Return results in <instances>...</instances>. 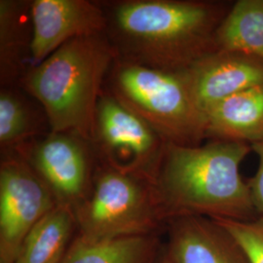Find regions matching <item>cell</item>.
Masks as SVG:
<instances>
[{
  "label": "cell",
  "instance_id": "9",
  "mask_svg": "<svg viewBox=\"0 0 263 263\" xmlns=\"http://www.w3.org/2000/svg\"><path fill=\"white\" fill-rule=\"evenodd\" d=\"M30 15L29 68L42 63L71 39L105 33L107 27L103 4L88 0H33Z\"/></svg>",
  "mask_w": 263,
  "mask_h": 263
},
{
  "label": "cell",
  "instance_id": "6",
  "mask_svg": "<svg viewBox=\"0 0 263 263\" xmlns=\"http://www.w3.org/2000/svg\"><path fill=\"white\" fill-rule=\"evenodd\" d=\"M91 144L98 163L153 181L167 143L104 89Z\"/></svg>",
  "mask_w": 263,
  "mask_h": 263
},
{
  "label": "cell",
  "instance_id": "11",
  "mask_svg": "<svg viewBox=\"0 0 263 263\" xmlns=\"http://www.w3.org/2000/svg\"><path fill=\"white\" fill-rule=\"evenodd\" d=\"M199 106L212 104L263 85V61L244 53L217 50L204 57L188 70Z\"/></svg>",
  "mask_w": 263,
  "mask_h": 263
},
{
  "label": "cell",
  "instance_id": "15",
  "mask_svg": "<svg viewBox=\"0 0 263 263\" xmlns=\"http://www.w3.org/2000/svg\"><path fill=\"white\" fill-rule=\"evenodd\" d=\"M163 236H139L89 243L76 237L61 263H155Z\"/></svg>",
  "mask_w": 263,
  "mask_h": 263
},
{
  "label": "cell",
  "instance_id": "19",
  "mask_svg": "<svg viewBox=\"0 0 263 263\" xmlns=\"http://www.w3.org/2000/svg\"><path fill=\"white\" fill-rule=\"evenodd\" d=\"M252 151L258 158V166L254 176L248 179V185L254 210L258 216H263V139L254 142L252 145Z\"/></svg>",
  "mask_w": 263,
  "mask_h": 263
},
{
  "label": "cell",
  "instance_id": "12",
  "mask_svg": "<svg viewBox=\"0 0 263 263\" xmlns=\"http://www.w3.org/2000/svg\"><path fill=\"white\" fill-rule=\"evenodd\" d=\"M206 139L253 144L263 139V85L205 109Z\"/></svg>",
  "mask_w": 263,
  "mask_h": 263
},
{
  "label": "cell",
  "instance_id": "16",
  "mask_svg": "<svg viewBox=\"0 0 263 263\" xmlns=\"http://www.w3.org/2000/svg\"><path fill=\"white\" fill-rule=\"evenodd\" d=\"M216 49L244 53L263 61V0L233 2L216 31Z\"/></svg>",
  "mask_w": 263,
  "mask_h": 263
},
{
  "label": "cell",
  "instance_id": "18",
  "mask_svg": "<svg viewBox=\"0 0 263 263\" xmlns=\"http://www.w3.org/2000/svg\"><path fill=\"white\" fill-rule=\"evenodd\" d=\"M239 243L251 263H263V216L250 220L214 219Z\"/></svg>",
  "mask_w": 263,
  "mask_h": 263
},
{
  "label": "cell",
  "instance_id": "4",
  "mask_svg": "<svg viewBox=\"0 0 263 263\" xmlns=\"http://www.w3.org/2000/svg\"><path fill=\"white\" fill-rule=\"evenodd\" d=\"M104 89L166 143L194 146L206 140V117L186 71H165L116 59Z\"/></svg>",
  "mask_w": 263,
  "mask_h": 263
},
{
  "label": "cell",
  "instance_id": "3",
  "mask_svg": "<svg viewBox=\"0 0 263 263\" xmlns=\"http://www.w3.org/2000/svg\"><path fill=\"white\" fill-rule=\"evenodd\" d=\"M116 59L106 33L76 37L29 68L19 85L40 104L51 132L92 143L97 107Z\"/></svg>",
  "mask_w": 263,
  "mask_h": 263
},
{
  "label": "cell",
  "instance_id": "14",
  "mask_svg": "<svg viewBox=\"0 0 263 263\" xmlns=\"http://www.w3.org/2000/svg\"><path fill=\"white\" fill-rule=\"evenodd\" d=\"M76 234L73 209L57 206L29 232L14 263H61Z\"/></svg>",
  "mask_w": 263,
  "mask_h": 263
},
{
  "label": "cell",
  "instance_id": "13",
  "mask_svg": "<svg viewBox=\"0 0 263 263\" xmlns=\"http://www.w3.org/2000/svg\"><path fill=\"white\" fill-rule=\"evenodd\" d=\"M32 23L30 2L0 1L1 84L12 88L29 68Z\"/></svg>",
  "mask_w": 263,
  "mask_h": 263
},
{
  "label": "cell",
  "instance_id": "8",
  "mask_svg": "<svg viewBox=\"0 0 263 263\" xmlns=\"http://www.w3.org/2000/svg\"><path fill=\"white\" fill-rule=\"evenodd\" d=\"M58 206L47 185L24 159L2 157L0 165V263H14L38 222Z\"/></svg>",
  "mask_w": 263,
  "mask_h": 263
},
{
  "label": "cell",
  "instance_id": "7",
  "mask_svg": "<svg viewBox=\"0 0 263 263\" xmlns=\"http://www.w3.org/2000/svg\"><path fill=\"white\" fill-rule=\"evenodd\" d=\"M10 155L28 163L50 189L58 206L73 211L88 196L98 165L92 144L70 133L50 132Z\"/></svg>",
  "mask_w": 263,
  "mask_h": 263
},
{
  "label": "cell",
  "instance_id": "20",
  "mask_svg": "<svg viewBox=\"0 0 263 263\" xmlns=\"http://www.w3.org/2000/svg\"><path fill=\"white\" fill-rule=\"evenodd\" d=\"M155 263H175L171 258H170L169 255L167 254V253L165 252L164 250V246L162 247V250H161V253H160Z\"/></svg>",
  "mask_w": 263,
  "mask_h": 263
},
{
  "label": "cell",
  "instance_id": "17",
  "mask_svg": "<svg viewBox=\"0 0 263 263\" xmlns=\"http://www.w3.org/2000/svg\"><path fill=\"white\" fill-rule=\"evenodd\" d=\"M35 113L28 101L14 89H1L0 146L3 156L12 154L23 144L37 138L41 122Z\"/></svg>",
  "mask_w": 263,
  "mask_h": 263
},
{
  "label": "cell",
  "instance_id": "5",
  "mask_svg": "<svg viewBox=\"0 0 263 263\" xmlns=\"http://www.w3.org/2000/svg\"><path fill=\"white\" fill-rule=\"evenodd\" d=\"M74 214L76 237L89 243L163 235L166 226L151 179L100 163L91 190Z\"/></svg>",
  "mask_w": 263,
  "mask_h": 263
},
{
  "label": "cell",
  "instance_id": "10",
  "mask_svg": "<svg viewBox=\"0 0 263 263\" xmlns=\"http://www.w3.org/2000/svg\"><path fill=\"white\" fill-rule=\"evenodd\" d=\"M163 235L164 250L175 263H251L233 236L206 216L171 218Z\"/></svg>",
  "mask_w": 263,
  "mask_h": 263
},
{
  "label": "cell",
  "instance_id": "2",
  "mask_svg": "<svg viewBox=\"0 0 263 263\" xmlns=\"http://www.w3.org/2000/svg\"><path fill=\"white\" fill-rule=\"evenodd\" d=\"M245 142L167 143L153 179L166 222L181 216L250 220L256 217L241 165L251 153Z\"/></svg>",
  "mask_w": 263,
  "mask_h": 263
},
{
  "label": "cell",
  "instance_id": "1",
  "mask_svg": "<svg viewBox=\"0 0 263 263\" xmlns=\"http://www.w3.org/2000/svg\"><path fill=\"white\" fill-rule=\"evenodd\" d=\"M232 4L217 0L104 2L105 33L120 60L186 71L217 51L216 31Z\"/></svg>",
  "mask_w": 263,
  "mask_h": 263
}]
</instances>
